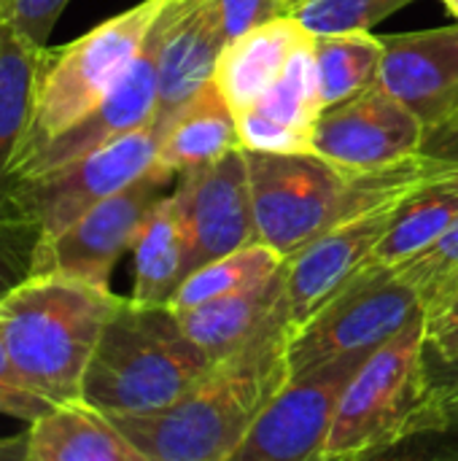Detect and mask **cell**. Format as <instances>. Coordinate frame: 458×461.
Segmentation results:
<instances>
[{"label":"cell","mask_w":458,"mask_h":461,"mask_svg":"<svg viewBox=\"0 0 458 461\" xmlns=\"http://www.w3.org/2000/svg\"><path fill=\"white\" fill-rule=\"evenodd\" d=\"M458 354V289L435 311L424 313V357L451 359Z\"/></svg>","instance_id":"d6a6232c"},{"label":"cell","mask_w":458,"mask_h":461,"mask_svg":"<svg viewBox=\"0 0 458 461\" xmlns=\"http://www.w3.org/2000/svg\"><path fill=\"white\" fill-rule=\"evenodd\" d=\"M46 235L16 205L0 211V303L32 276L43 273Z\"/></svg>","instance_id":"83f0119b"},{"label":"cell","mask_w":458,"mask_h":461,"mask_svg":"<svg viewBox=\"0 0 458 461\" xmlns=\"http://www.w3.org/2000/svg\"><path fill=\"white\" fill-rule=\"evenodd\" d=\"M378 86L405 103L432 132L458 116V22L437 30L381 35Z\"/></svg>","instance_id":"9a60e30c"},{"label":"cell","mask_w":458,"mask_h":461,"mask_svg":"<svg viewBox=\"0 0 458 461\" xmlns=\"http://www.w3.org/2000/svg\"><path fill=\"white\" fill-rule=\"evenodd\" d=\"M162 14V11H159ZM159 49H162V22L157 16L132 65L116 81V86L70 130L49 140L16 178L40 176L65 162H73L148 122L157 116L159 105Z\"/></svg>","instance_id":"5bb4252c"},{"label":"cell","mask_w":458,"mask_h":461,"mask_svg":"<svg viewBox=\"0 0 458 461\" xmlns=\"http://www.w3.org/2000/svg\"><path fill=\"white\" fill-rule=\"evenodd\" d=\"M132 254L135 284L130 297L138 303L167 305L189 276V232L175 192L159 197L146 213L132 243Z\"/></svg>","instance_id":"7402d4cb"},{"label":"cell","mask_w":458,"mask_h":461,"mask_svg":"<svg viewBox=\"0 0 458 461\" xmlns=\"http://www.w3.org/2000/svg\"><path fill=\"white\" fill-rule=\"evenodd\" d=\"M238 146V113L219 89L216 78H211L165 122L157 162L173 173H184L208 165Z\"/></svg>","instance_id":"44dd1931"},{"label":"cell","mask_w":458,"mask_h":461,"mask_svg":"<svg viewBox=\"0 0 458 461\" xmlns=\"http://www.w3.org/2000/svg\"><path fill=\"white\" fill-rule=\"evenodd\" d=\"M124 297L108 286L43 270L0 303V332L30 392L51 405L84 400V375Z\"/></svg>","instance_id":"7a4b0ae2"},{"label":"cell","mask_w":458,"mask_h":461,"mask_svg":"<svg viewBox=\"0 0 458 461\" xmlns=\"http://www.w3.org/2000/svg\"><path fill=\"white\" fill-rule=\"evenodd\" d=\"M162 135L165 124L154 119L73 162L40 176L16 178L11 205L32 216L46 240H51L89 208L140 178L157 162Z\"/></svg>","instance_id":"ba28073f"},{"label":"cell","mask_w":458,"mask_h":461,"mask_svg":"<svg viewBox=\"0 0 458 461\" xmlns=\"http://www.w3.org/2000/svg\"><path fill=\"white\" fill-rule=\"evenodd\" d=\"M178 173L154 162L140 178L89 208L78 221L46 240L43 270H57L111 289L113 265L132 249L146 213L175 184Z\"/></svg>","instance_id":"8fae6325"},{"label":"cell","mask_w":458,"mask_h":461,"mask_svg":"<svg viewBox=\"0 0 458 461\" xmlns=\"http://www.w3.org/2000/svg\"><path fill=\"white\" fill-rule=\"evenodd\" d=\"M213 365L170 305L124 297L89 359L84 400L108 416L151 413L184 397Z\"/></svg>","instance_id":"3957f363"},{"label":"cell","mask_w":458,"mask_h":461,"mask_svg":"<svg viewBox=\"0 0 458 461\" xmlns=\"http://www.w3.org/2000/svg\"><path fill=\"white\" fill-rule=\"evenodd\" d=\"M186 335L216 362L243 348L278 321H289L283 267L243 292L216 297L192 311H175Z\"/></svg>","instance_id":"ac0fdd59"},{"label":"cell","mask_w":458,"mask_h":461,"mask_svg":"<svg viewBox=\"0 0 458 461\" xmlns=\"http://www.w3.org/2000/svg\"><path fill=\"white\" fill-rule=\"evenodd\" d=\"M292 327L278 321L219 359L175 402L151 413L111 416L143 461H232L270 400L289 381Z\"/></svg>","instance_id":"6da1fadb"},{"label":"cell","mask_w":458,"mask_h":461,"mask_svg":"<svg viewBox=\"0 0 458 461\" xmlns=\"http://www.w3.org/2000/svg\"><path fill=\"white\" fill-rule=\"evenodd\" d=\"M305 3L308 0H283V8H286V14H297Z\"/></svg>","instance_id":"f35d334b"},{"label":"cell","mask_w":458,"mask_h":461,"mask_svg":"<svg viewBox=\"0 0 458 461\" xmlns=\"http://www.w3.org/2000/svg\"><path fill=\"white\" fill-rule=\"evenodd\" d=\"M51 408L49 400L38 397V394H30V392H5L0 389V413L3 416H11V419H19L24 424L35 421L38 416H43L46 411Z\"/></svg>","instance_id":"e575fe53"},{"label":"cell","mask_w":458,"mask_h":461,"mask_svg":"<svg viewBox=\"0 0 458 461\" xmlns=\"http://www.w3.org/2000/svg\"><path fill=\"white\" fill-rule=\"evenodd\" d=\"M162 5L165 0H140L73 43L51 51L38 81L27 138L13 162V178L49 140L81 122L116 86L146 43Z\"/></svg>","instance_id":"277c9868"},{"label":"cell","mask_w":458,"mask_h":461,"mask_svg":"<svg viewBox=\"0 0 458 461\" xmlns=\"http://www.w3.org/2000/svg\"><path fill=\"white\" fill-rule=\"evenodd\" d=\"M157 122H167L216 73L227 46L221 0H165Z\"/></svg>","instance_id":"2e32d148"},{"label":"cell","mask_w":458,"mask_h":461,"mask_svg":"<svg viewBox=\"0 0 458 461\" xmlns=\"http://www.w3.org/2000/svg\"><path fill=\"white\" fill-rule=\"evenodd\" d=\"M424 313L375 348L348 381L321 461L364 459L405 443L421 397Z\"/></svg>","instance_id":"5b68a950"},{"label":"cell","mask_w":458,"mask_h":461,"mask_svg":"<svg viewBox=\"0 0 458 461\" xmlns=\"http://www.w3.org/2000/svg\"><path fill=\"white\" fill-rule=\"evenodd\" d=\"M458 221V165L445 176L424 186L418 194L408 200L391 224L389 235L378 246L373 262L375 265H397L429 243H435L448 227Z\"/></svg>","instance_id":"603a6c76"},{"label":"cell","mask_w":458,"mask_h":461,"mask_svg":"<svg viewBox=\"0 0 458 461\" xmlns=\"http://www.w3.org/2000/svg\"><path fill=\"white\" fill-rule=\"evenodd\" d=\"M70 0H0V19H5L27 41L46 46V38Z\"/></svg>","instance_id":"1f68e13d"},{"label":"cell","mask_w":458,"mask_h":461,"mask_svg":"<svg viewBox=\"0 0 458 461\" xmlns=\"http://www.w3.org/2000/svg\"><path fill=\"white\" fill-rule=\"evenodd\" d=\"M429 130L378 84L332 103L313 127V149L343 170H370L424 151Z\"/></svg>","instance_id":"4fadbf2b"},{"label":"cell","mask_w":458,"mask_h":461,"mask_svg":"<svg viewBox=\"0 0 458 461\" xmlns=\"http://www.w3.org/2000/svg\"><path fill=\"white\" fill-rule=\"evenodd\" d=\"M410 197L413 194H400L354 211L283 259L292 332L300 330L332 294H337L364 265L373 262L378 246Z\"/></svg>","instance_id":"30bf717a"},{"label":"cell","mask_w":458,"mask_h":461,"mask_svg":"<svg viewBox=\"0 0 458 461\" xmlns=\"http://www.w3.org/2000/svg\"><path fill=\"white\" fill-rule=\"evenodd\" d=\"M0 389H5V392H30L27 384L22 381L13 359H11V354H8L3 332H0ZM30 394H35V392H30Z\"/></svg>","instance_id":"8d00e7d4"},{"label":"cell","mask_w":458,"mask_h":461,"mask_svg":"<svg viewBox=\"0 0 458 461\" xmlns=\"http://www.w3.org/2000/svg\"><path fill=\"white\" fill-rule=\"evenodd\" d=\"M421 313L418 292L394 267L370 262L292 332L289 375L346 354H373Z\"/></svg>","instance_id":"8992f818"},{"label":"cell","mask_w":458,"mask_h":461,"mask_svg":"<svg viewBox=\"0 0 458 461\" xmlns=\"http://www.w3.org/2000/svg\"><path fill=\"white\" fill-rule=\"evenodd\" d=\"M324 105L348 100L378 84L383 41L370 30L324 32L313 38Z\"/></svg>","instance_id":"cb8c5ba5"},{"label":"cell","mask_w":458,"mask_h":461,"mask_svg":"<svg viewBox=\"0 0 458 461\" xmlns=\"http://www.w3.org/2000/svg\"><path fill=\"white\" fill-rule=\"evenodd\" d=\"M240 146L248 151H270V154H310L313 132L283 124L273 116L259 113L256 108L238 116Z\"/></svg>","instance_id":"f546056e"},{"label":"cell","mask_w":458,"mask_h":461,"mask_svg":"<svg viewBox=\"0 0 458 461\" xmlns=\"http://www.w3.org/2000/svg\"><path fill=\"white\" fill-rule=\"evenodd\" d=\"M0 459H24V435L0 438Z\"/></svg>","instance_id":"74e56055"},{"label":"cell","mask_w":458,"mask_h":461,"mask_svg":"<svg viewBox=\"0 0 458 461\" xmlns=\"http://www.w3.org/2000/svg\"><path fill=\"white\" fill-rule=\"evenodd\" d=\"M370 354H346L289 375L232 461H321L348 381Z\"/></svg>","instance_id":"9c48e42d"},{"label":"cell","mask_w":458,"mask_h":461,"mask_svg":"<svg viewBox=\"0 0 458 461\" xmlns=\"http://www.w3.org/2000/svg\"><path fill=\"white\" fill-rule=\"evenodd\" d=\"M173 192L189 232V273L259 240L243 146L208 165L178 173Z\"/></svg>","instance_id":"7c38bea8"},{"label":"cell","mask_w":458,"mask_h":461,"mask_svg":"<svg viewBox=\"0 0 458 461\" xmlns=\"http://www.w3.org/2000/svg\"><path fill=\"white\" fill-rule=\"evenodd\" d=\"M458 397V354L451 359H427L424 357V370H421V397L418 405L413 411L410 427H408V438L413 440L421 427L427 424V419L432 413H437L443 405H448L451 400Z\"/></svg>","instance_id":"4dcf8cb0"},{"label":"cell","mask_w":458,"mask_h":461,"mask_svg":"<svg viewBox=\"0 0 458 461\" xmlns=\"http://www.w3.org/2000/svg\"><path fill=\"white\" fill-rule=\"evenodd\" d=\"M421 435H454L458 440V397L427 419V424L421 427V432L416 438H421Z\"/></svg>","instance_id":"d590c367"},{"label":"cell","mask_w":458,"mask_h":461,"mask_svg":"<svg viewBox=\"0 0 458 461\" xmlns=\"http://www.w3.org/2000/svg\"><path fill=\"white\" fill-rule=\"evenodd\" d=\"M24 461H143L108 413L86 400L51 405L27 424Z\"/></svg>","instance_id":"d6986e66"},{"label":"cell","mask_w":458,"mask_h":461,"mask_svg":"<svg viewBox=\"0 0 458 461\" xmlns=\"http://www.w3.org/2000/svg\"><path fill=\"white\" fill-rule=\"evenodd\" d=\"M51 59V49L27 41L0 19V211L13 208V162L27 138L38 81Z\"/></svg>","instance_id":"ffe728a7"},{"label":"cell","mask_w":458,"mask_h":461,"mask_svg":"<svg viewBox=\"0 0 458 461\" xmlns=\"http://www.w3.org/2000/svg\"><path fill=\"white\" fill-rule=\"evenodd\" d=\"M313 38L316 35L302 24L300 16L286 14L229 41L219 57L213 78L232 111L238 116L251 111L283 73L294 51L313 43Z\"/></svg>","instance_id":"e0dca14e"},{"label":"cell","mask_w":458,"mask_h":461,"mask_svg":"<svg viewBox=\"0 0 458 461\" xmlns=\"http://www.w3.org/2000/svg\"><path fill=\"white\" fill-rule=\"evenodd\" d=\"M408 3L413 0H308L294 16H300L313 35L373 30Z\"/></svg>","instance_id":"f1b7e54d"},{"label":"cell","mask_w":458,"mask_h":461,"mask_svg":"<svg viewBox=\"0 0 458 461\" xmlns=\"http://www.w3.org/2000/svg\"><path fill=\"white\" fill-rule=\"evenodd\" d=\"M254 108L265 116L283 122V124L313 132L321 111L327 108L324 97H321V81H319L313 43L294 51V57L286 62L283 73L275 78V84L262 95V100Z\"/></svg>","instance_id":"484cf974"},{"label":"cell","mask_w":458,"mask_h":461,"mask_svg":"<svg viewBox=\"0 0 458 461\" xmlns=\"http://www.w3.org/2000/svg\"><path fill=\"white\" fill-rule=\"evenodd\" d=\"M246 157L259 240L283 259L343 219L351 170L316 151L270 154L246 149Z\"/></svg>","instance_id":"52a82bcc"},{"label":"cell","mask_w":458,"mask_h":461,"mask_svg":"<svg viewBox=\"0 0 458 461\" xmlns=\"http://www.w3.org/2000/svg\"><path fill=\"white\" fill-rule=\"evenodd\" d=\"M281 267H283V257L273 246L256 240V243H248L238 251H229V254L211 259V262L200 265L197 270H192L184 278V284L175 289V294L170 297L167 305L173 311H192L216 297L235 294L259 281H267Z\"/></svg>","instance_id":"d4e9b609"},{"label":"cell","mask_w":458,"mask_h":461,"mask_svg":"<svg viewBox=\"0 0 458 461\" xmlns=\"http://www.w3.org/2000/svg\"><path fill=\"white\" fill-rule=\"evenodd\" d=\"M391 267L418 292L424 313L443 305L458 289V221L435 243Z\"/></svg>","instance_id":"4316f807"},{"label":"cell","mask_w":458,"mask_h":461,"mask_svg":"<svg viewBox=\"0 0 458 461\" xmlns=\"http://www.w3.org/2000/svg\"><path fill=\"white\" fill-rule=\"evenodd\" d=\"M451 130L456 132V140H458V116H456V119H454V124H451Z\"/></svg>","instance_id":"60d3db41"},{"label":"cell","mask_w":458,"mask_h":461,"mask_svg":"<svg viewBox=\"0 0 458 461\" xmlns=\"http://www.w3.org/2000/svg\"><path fill=\"white\" fill-rule=\"evenodd\" d=\"M443 3L448 5V11H451V14L456 16V22H458V0H443Z\"/></svg>","instance_id":"ab89813d"},{"label":"cell","mask_w":458,"mask_h":461,"mask_svg":"<svg viewBox=\"0 0 458 461\" xmlns=\"http://www.w3.org/2000/svg\"><path fill=\"white\" fill-rule=\"evenodd\" d=\"M278 16H286L283 0H221L227 43L254 27H262V24L278 19Z\"/></svg>","instance_id":"836d02e7"}]
</instances>
